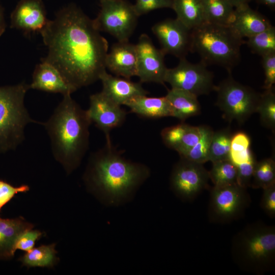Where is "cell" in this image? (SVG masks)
I'll list each match as a JSON object with an SVG mask.
<instances>
[{"label": "cell", "mask_w": 275, "mask_h": 275, "mask_svg": "<svg viewBox=\"0 0 275 275\" xmlns=\"http://www.w3.org/2000/svg\"><path fill=\"white\" fill-rule=\"evenodd\" d=\"M258 3L264 5L271 9H274L275 0H256Z\"/></svg>", "instance_id": "obj_43"}, {"label": "cell", "mask_w": 275, "mask_h": 275, "mask_svg": "<svg viewBox=\"0 0 275 275\" xmlns=\"http://www.w3.org/2000/svg\"><path fill=\"white\" fill-rule=\"evenodd\" d=\"M100 5L97 16L93 19L95 28L110 34L118 41H129L139 17L133 5L126 0H104Z\"/></svg>", "instance_id": "obj_8"}, {"label": "cell", "mask_w": 275, "mask_h": 275, "mask_svg": "<svg viewBox=\"0 0 275 275\" xmlns=\"http://www.w3.org/2000/svg\"><path fill=\"white\" fill-rule=\"evenodd\" d=\"M275 184V162L267 158L256 162L251 186L254 188H265Z\"/></svg>", "instance_id": "obj_28"}, {"label": "cell", "mask_w": 275, "mask_h": 275, "mask_svg": "<svg viewBox=\"0 0 275 275\" xmlns=\"http://www.w3.org/2000/svg\"><path fill=\"white\" fill-rule=\"evenodd\" d=\"M261 207L270 217L275 216V184L263 188Z\"/></svg>", "instance_id": "obj_40"}, {"label": "cell", "mask_w": 275, "mask_h": 275, "mask_svg": "<svg viewBox=\"0 0 275 275\" xmlns=\"http://www.w3.org/2000/svg\"><path fill=\"white\" fill-rule=\"evenodd\" d=\"M29 85L21 82L0 87V152L15 149L24 139V130L30 123H37L30 116L24 104Z\"/></svg>", "instance_id": "obj_6"}, {"label": "cell", "mask_w": 275, "mask_h": 275, "mask_svg": "<svg viewBox=\"0 0 275 275\" xmlns=\"http://www.w3.org/2000/svg\"><path fill=\"white\" fill-rule=\"evenodd\" d=\"M235 8L249 5L252 0H227Z\"/></svg>", "instance_id": "obj_41"}, {"label": "cell", "mask_w": 275, "mask_h": 275, "mask_svg": "<svg viewBox=\"0 0 275 275\" xmlns=\"http://www.w3.org/2000/svg\"><path fill=\"white\" fill-rule=\"evenodd\" d=\"M105 67L117 76L127 79L136 76L137 55L135 44L118 41L106 54Z\"/></svg>", "instance_id": "obj_16"}, {"label": "cell", "mask_w": 275, "mask_h": 275, "mask_svg": "<svg viewBox=\"0 0 275 275\" xmlns=\"http://www.w3.org/2000/svg\"><path fill=\"white\" fill-rule=\"evenodd\" d=\"M177 19L192 30L205 22L202 0H172Z\"/></svg>", "instance_id": "obj_23"}, {"label": "cell", "mask_w": 275, "mask_h": 275, "mask_svg": "<svg viewBox=\"0 0 275 275\" xmlns=\"http://www.w3.org/2000/svg\"><path fill=\"white\" fill-rule=\"evenodd\" d=\"M56 244H42L34 248L21 256L19 260L22 266L31 267L52 268L59 262Z\"/></svg>", "instance_id": "obj_24"}, {"label": "cell", "mask_w": 275, "mask_h": 275, "mask_svg": "<svg viewBox=\"0 0 275 275\" xmlns=\"http://www.w3.org/2000/svg\"><path fill=\"white\" fill-rule=\"evenodd\" d=\"M202 134L201 126L188 125L180 143L175 150L179 155L188 151L199 141Z\"/></svg>", "instance_id": "obj_34"}, {"label": "cell", "mask_w": 275, "mask_h": 275, "mask_svg": "<svg viewBox=\"0 0 275 275\" xmlns=\"http://www.w3.org/2000/svg\"><path fill=\"white\" fill-rule=\"evenodd\" d=\"M246 43L253 52L261 57L275 52V28L271 25L248 38Z\"/></svg>", "instance_id": "obj_32"}, {"label": "cell", "mask_w": 275, "mask_h": 275, "mask_svg": "<svg viewBox=\"0 0 275 275\" xmlns=\"http://www.w3.org/2000/svg\"><path fill=\"white\" fill-rule=\"evenodd\" d=\"M201 137L198 143L188 151L180 155V158L202 164L209 161V149L213 131L209 127L205 125L201 126Z\"/></svg>", "instance_id": "obj_30"}, {"label": "cell", "mask_w": 275, "mask_h": 275, "mask_svg": "<svg viewBox=\"0 0 275 275\" xmlns=\"http://www.w3.org/2000/svg\"><path fill=\"white\" fill-rule=\"evenodd\" d=\"M164 82L169 83L172 89L186 91L197 97L207 95L216 88L213 74L206 65L201 61L191 63L185 58L179 59L175 67L167 69Z\"/></svg>", "instance_id": "obj_10"}, {"label": "cell", "mask_w": 275, "mask_h": 275, "mask_svg": "<svg viewBox=\"0 0 275 275\" xmlns=\"http://www.w3.org/2000/svg\"><path fill=\"white\" fill-rule=\"evenodd\" d=\"M29 87L30 89L61 93L63 96L71 94L76 91L54 66L43 61L36 65Z\"/></svg>", "instance_id": "obj_18"}, {"label": "cell", "mask_w": 275, "mask_h": 275, "mask_svg": "<svg viewBox=\"0 0 275 275\" xmlns=\"http://www.w3.org/2000/svg\"><path fill=\"white\" fill-rule=\"evenodd\" d=\"M205 22L229 25L235 8L227 0H202Z\"/></svg>", "instance_id": "obj_25"}, {"label": "cell", "mask_w": 275, "mask_h": 275, "mask_svg": "<svg viewBox=\"0 0 275 275\" xmlns=\"http://www.w3.org/2000/svg\"><path fill=\"white\" fill-rule=\"evenodd\" d=\"M30 187L26 184L14 186L8 182L0 179V212L3 207L7 204L19 193L29 191Z\"/></svg>", "instance_id": "obj_35"}, {"label": "cell", "mask_w": 275, "mask_h": 275, "mask_svg": "<svg viewBox=\"0 0 275 275\" xmlns=\"http://www.w3.org/2000/svg\"><path fill=\"white\" fill-rule=\"evenodd\" d=\"M262 64L265 75L263 88L268 90L275 83V52L262 56Z\"/></svg>", "instance_id": "obj_38"}, {"label": "cell", "mask_w": 275, "mask_h": 275, "mask_svg": "<svg viewBox=\"0 0 275 275\" xmlns=\"http://www.w3.org/2000/svg\"><path fill=\"white\" fill-rule=\"evenodd\" d=\"M43 233L40 230L33 229L24 231L17 239L15 244V251L19 250L26 252L31 251L34 248L36 241L43 237Z\"/></svg>", "instance_id": "obj_36"}, {"label": "cell", "mask_w": 275, "mask_h": 275, "mask_svg": "<svg viewBox=\"0 0 275 275\" xmlns=\"http://www.w3.org/2000/svg\"><path fill=\"white\" fill-rule=\"evenodd\" d=\"M99 80L102 84L101 92L120 105H125L132 98L149 94L143 88L141 82H135L130 79L115 76L106 71L100 75Z\"/></svg>", "instance_id": "obj_17"}, {"label": "cell", "mask_w": 275, "mask_h": 275, "mask_svg": "<svg viewBox=\"0 0 275 275\" xmlns=\"http://www.w3.org/2000/svg\"><path fill=\"white\" fill-rule=\"evenodd\" d=\"M215 91L217 93L216 105L229 121L243 123L256 112L261 94L236 81L230 75L223 80Z\"/></svg>", "instance_id": "obj_7"}, {"label": "cell", "mask_w": 275, "mask_h": 275, "mask_svg": "<svg viewBox=\"0 0 275 275\" xmlns=\"http://www.w3.org/2000/svg\"><path fill=\"white\" fill-rule=\"evenodd\" d=\"M54 66L76 90L93 84L106 71L108 42L76 5L60 9L40 32Z\"/></svg>", "instance_id": "obj_1"}, {"label": "cell", "mask_w": 275, "mask_h": 275, "mask_svg": "<svg viewBox=\"0 0 275 275\" xmlns=\"http://www.w3.org/2000/svg\"><path fill=\"white\" fill-rule=\"evenodd\" d=\"M34 227L33 224L22 216L14 218L0 217V259L13 258L16 252L15 244L19 236Z\"/></svg>", "instance_id": "obj_20"}, {"label": "cell", "mask_w": 275, "mask_h": 275, "mask_svg": "<svg viewBox=\"0 0 275 275\" xmlns=\"http://www.w3.org/2000/svg\"><path fill=\"white\" fill-rule=\"evenodd\" d=\"M188 125L182 123L162 129L161 136L164 145L175 150L180 143Z\"/></svg>", "instance_id": "obj_33"}, {"label": "cell", "mask_w": 275, "mask_h": 275, "mask_svg": "<svg viewBox=\"0 0 275 275\" xmlns=\"http://www.w3.org/2000/svg\"><path fill=\"white\" fill-rule=\"evenodd\" d=\"M250 139L245 133L232 135L229 159L237 167L249 161L254 155L250 150Z\"/></svg>", "instance_id": "obj_29"}, {"label": "cell", "mask_w": 275, "mask_h": 275, "mask_svg": "<svg viewBox=\"0 0 275 275\" xmlns=\"http://www.w3.org/2000/svg\"><path fill=\"white\" fill-rule=\"evenodd\" d=\"M191 52H197L207 66L216 65L231 73L240 61L244 41L229 25L205 22L191 30Z\"/></svg>", "instance_id": "obj_5"}, {"label": "cell", "mask_w": 275, "mask_h": 275, "mask_svg": "<svg viewBox=\"0 0 275 275\" xmlns=\"http://www.w3.org/2000/svg\"><path fill=\"white\" fill-rule=\"evenodd\" d=\"M137 55V74L140 82L163 84L167 70L164 54L153 44L146 34L140 36L135 44Z\"/></svg>", "instance_id": "obj_13"}, {"label": "cell", "mask_w": 275, "mask_h": 275, "mask_svg": "<svg viewBox=\"0 0 275 275\" xmlns=\"http://www.w3.org/2000/svg\"><path fill=\"white\" fill-rule=\"evenodd\" d=\"M104 1V0H99L100 2V1Z\"/></svg>", "instance_id": "obj_44"}, {"label": "cell", "mask_w": 275, "mask_h": 275, "mask_svg": "<svg viewBox=\"0 0 275 275\" xmlns=\"http://www.w3.org/2000/svg\"><path fill=\"white\" fill-rule=\"evenodd\" d=\"M125 105L131 112L144 118L156 119L173 116L171 105L166 96H140L129 100Z\"/></svg>", "instance_id": "obj_21"}, {"label": "cell", "mask_w": 275, "mask_h": 275, "mask_svg": "<svg viewBox=\"0 0 275 275\" xmlns=\"http://www.w3.org/2000/svg\"><path fill=\"white\" fill-rule=\"evenodd\" d=\"M6 23L5 21L3 10L0 5V36L2 35L5 31Z\"/></svg>", "instance_id": "obj_42"}, {"label": "cell", "mask_w": 275, "mask_h": 275, "mask_svg": "<svg viewBox=\"0 0 275 275\" xmlns=\"http://www.w3.org/2000/svg\"><path fill=\"white\" fill-rule=\"evenodd\" d=\"M152 31L164 55L170 54L181 59L191 51V30L177 18H168L157 22L152 27Z\"/></svg>", "instance_id": "obj_12"}, {"label": "cell", "mask_w": 275, "mask_h": 275, "mask_svg": "<svg viewBox=\"0 0 275 275\" xmlns=\"http://www.w3.org/2000/svg\"><path fill=\"white\" fill-rule=\"evenodd\" d=\"M91 123L105 134L106 142H111L109 132L125 121L126 112L103 92L90 96V105L86 110Z\"/></svg>", "instance_id": "obj_14"}, {"label": "cell", "mask_w": 275, "mask_h": 275, "mask_svg": "<svg viewBox=\"0 0 275 275\" xmlns=\"http://www.w3.org/2000/svg\"><path fill=\"white\" fill-rule=\"evenodd\" d=\"M150 175L147 166L126 158L108 142L91 155L83 180L101 203L118 206L132 200Z\"/></svg>", "instance_id": "obj_2"}, {"label": "cell", "mask_w": 275, "mask_h": 275, "mask_svg": "<svg viewBox=\"0 0 275 275\" xmlns=\"http://www.w3.org/2000/svg\"><path fill=\"white\" fill-rule=\"evenodd\" d=\"M209 179L203 164L180 158L172 170L170 186L181 200H191L207 186Z\"/></svg>", "instance_id": "obj_11"}, {"label": "cell", "mask_w": 275, "mask_h": 275, "mask_svg": "<svg viewBox=\"0 0 275 275\" xmlns=\"http://www.w3.org/2000/svg\"><path fill=\"white\" fill-rule=\"evenodd\" d=\"M212 163L209 176L214 185L237 183V167L229 159Z\"/></svg>", "instance_id": "obj_27"}, {"label": "cell", "mask_w": 275, "mask_h": 275, "mask_svg": "<svg viewBox=\"0 0 275 275\" xmlns=\"http://www.w3.org/2000/svg\"><path fill=\"white\" fill-rule=\"evenodd\" d=\"M250 202L246 188L237 183L214 185L208 205L209 219L217 223L232 222L242 215Z\"/></svg>", "instance_id": "obj_9"}, {"label": "cell", "mask_w": 275, "mask_h": 275, "mask_svg": "<svg viewBox=\"0 0 275 275\" xmlns=\"http://www.w3.org/2000/svg\"><path fill=\"white\" fill-rule=\"evenodd\" d=\"M172 0H136L133 5L138 16L161 8H172Z\"/></svg>", "instance_id": "obj_37"}, {"label": "cell", "mask_w": 275, "mask_h": 275, "mask_svg": "<svg viewBox=\"0 0 275 275\" xmlns=\"http://www.w3.org/2000/svg\"><path fill=\"white\" fill-rule=\"evenodd\" d=\"M91 123L87 111L80 107L71 94L63 96L49 119L40 123L49 136L54 158L67 174L80 165L88 149Z\"/></svg>", "instance_id": "obj_3"}, {"label": "cell", "mask_w": 275, "mask_h": 275, "mask_svg": "<svg viewBox=\"0 0 275 275\" xmlns=\"http://www.w3.org/2000/svg\"><path fill=\"white\" fill-rule=\"evenodd\" d=\"M232 255L244 270L262 274L274 269L275 228L261 222L246 225L234 237Z\"/></svg>", "instance_id": "obj_4"}, {"label": "cell", "mask_w": 275, "mask_h": 275, "mask_svg": "<svg viewBox=\"0 0 275 275\" xmlns=\"http://www.w3.org/2000/svg\"><path fill=\"white\" fill-rule=\"evenodd\" d=\"M271 25L265 17L251 8L249 5L235 8L233 18L229 25L242 39L257 34Z\"/></svg>", "instance_id": "obj_19"}, {"label": "cell", "mask_w": 275, "mask_h": 275, "mask_svg": "<svg viewBox=\"0 0 275 275\" xmlns=\"http://www.w3.org/2000/svg\"><path fill=\"white\" fill-rule=\"evenodd\" d=\"M256 160L253 157L249 161L237 166V184L247 188L251 186Z\"/></svg>", "instance_id": "obj_39"}, {"label": "cell", "mask_w": 275, "mask_h": 275, "mask_svg": "<svg viewBox=\"0 0 275 275\" xmlns=\"http://www.w3.org/2000/svg\"><path fill=\"white\" fill-rule=\"evenodd\" d=\"M232 137L229 128L213 132L209 149V161L213 162L229 159Z\"/></svg>", "instance_id": "obj_26"}, {"label": "cell", "mask_w": 275, "mask_h": 275, "mask_svg": "<svg viewBox=\"0 0 275 275\" xmlns=\"http://www.w3.org/2000/svg\"><path fill=\"white\" fill-rule=\"evenodd\" d=\"M273 88L265 90L261 94L256 112L260 115L261 123L274 131L275 129V94Z\"/></svg>", "instance_id": "obj_31"}, {"label": "cell", "mask_w": 275, "mask_h": 275, "mask_svg": "<svg viewBox=\"0 0 275 275\" xmlns=\"http://www.w3.org/2000/svg\"><path fill=\"white\" fill-rule=\"evenodd\" d=\"M166 97L171 105L173 117L184 121L200 113L197 96L189 92L172 88Z\"/></svg>", "instance_id": "obj_22"}, {"label": "cell", "mask_w": 275, "mask_h": 275, "mask_svg": "<svg viewBox=\"0 0 275 275\" xmlns=\"http://www.w3.org/2000/svg\"><path fill=\"white\" fill-rule=\"evenodd\" d=\"M48 19L42 0H20L11 15V26L26 35L40 32Z\"/></svg>", "instance_id": "obj_15"}]
</instances>
